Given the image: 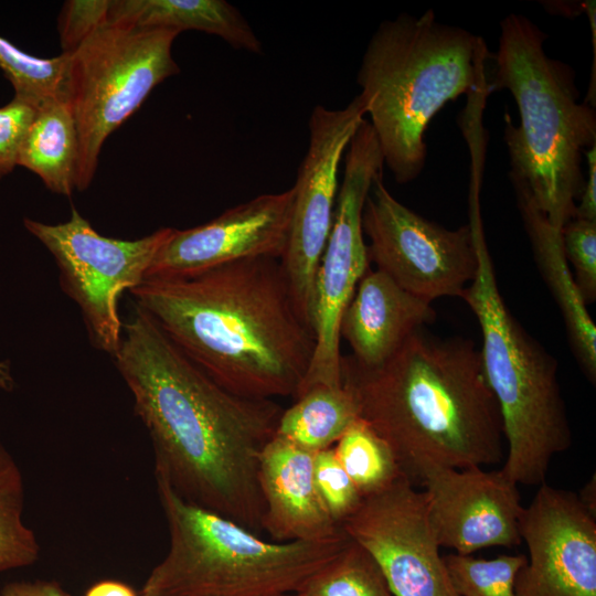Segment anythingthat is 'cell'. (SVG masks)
<instances>
[{
	"label": "cell",
	"mask_w": 596,
	"mask_h": 596,
	"mask_svg": "<svg viewBox=\"0 0 596 596\" xmlns=\"http://www.w3.org/2000/svg\"><path fill=\"white\" fill-rule=\"evenodd\" d=\"M113 358L150 437L155 476L187 502L259 535V457L284 408L220 385L137 305Z\"/></svg>",
	"instance_id": "6da1fadb"
},
{
	"label": "cell",
	"mask_w": 596,
	"mask_h": 596,
	"mask_svg": "<svg viewBox=\"0 0 596 596\" xmlns=\"http://www.w3.org/2000/svg\"><path fill=\"white\" fill-rule=\"evenodd\" d=\"M168 338L220 385L241 396H294L316 337L280 259L259 257L193 275L146 278L130 290Z\"/></svg>",
	"instance_id": "7a4b0ae2"
},
{
	"label": "cell",
	"mask_w": 596,
	"mask_h": 596,
	"mask_svg": "<svg viewBox=\"0 0 596 596\" xmlns=\"http://www.w3.org/2000/svg\"><path fill=\"white\" fill-rule=\"evenodd\" d=\"M341 383L415 486L429 466L482 467L503 457V428L480 350L424 328L376 368L341 356Z\"/></svg>",
	"instance_id": "3957f363"
},
{
	"label": "cell",
	"mask_w": 596,
	"mask_h": 596,
	"mask_svg": "<svg viewBox=\"0 0 596 596\" xmlns=\"http://www.w3.org/2000/svg\"><path fill=\"white\" fill-rule=\"evenodd\" d=\"M487 57L480 36L439 22L433 10L379 24L358 71V96L397 183L423 172L429 123L447 103L477 89Z\"/></svg>",
	"instance_id": "277c9868"
},
{
	"label": "cell",
	"mask_w": 596,
	"mask_h": 596,
	"mask_svg": "<svg viewBox=\"0 0 596 596\" xmlns=\"http://www.w3.org/2000/svg\"><path fill=\"white\" fill-rule=\"evenodd\" d=\"M546 34L526 17L500 22L493 81L489 89H507L520 123L507 116L503 139L511 182L520 184L557 230L575 216L585 178L584 152L596 143L595 107L579 102L574 71L550 57Z\"/></svg>",
	"instance_id": "5b68a950"
},
{
	"label": "cell",
	"mask_w": 596,
	"mask_h": 596,
	"mask_svg": "<svg viewBox=\"0 0 596 596\" xmlns=\"http://www.w3.org/2000/svg\"><path fill=\"white\" fill-rule=\"evenodd\" d=\"M469 222L475 231L478 267L460 298L479 322L483 371L500 409L508 448L500 470L517 485L541 486L553 457L572 444L557 361L505 306L478 203L469 204Z\"/></svg>",
	"instance_id": "8992f818"
},
{
	"label": "cell",
	"mask_w": 596,
	"mask_h": 596,
	"mask_svg": "<svg viewBox=\"0 0 596 596\" xmlns=\"http://www.w3.org/2000/svg\"><path fill=\"white\" fill-rule=\"evenodd\" d=\"M169 549L150 571L140 596H283L295 593L348 543L342 531L326 541L269 542L183 500L155 476Z\"/></svg>",
	"instance_id": "52a82bcc"
},
{
	"label": "cell",
	"mask_w": 596,
	"mask_h": 596,
	"mask_svg": "<svg viewBox=\"0 0 596 596\" xmlns=\"http://www.w3.org/2000/svg\"><path fill=\"white\" fill-rule=\"evenodd\" d=\"M178 34L106 23L68 54L65 93L78 135L77 191L93 181L107 137L180 72L172 56Z\"/></svg>",
	"instance_id": "ba28073f"
},
{
	"label": "cell",
	"mask_w": 596,
	"mask_h": 596,
	"mask_svg": "<svg viewBox=\"0 0 596 596\" xmlns=\"http://www.w3.org/2000/svg\"><path fill=\"white\" fill-rule=\"evenodd\" d=\"M383 167L379 141L364 119L347 147L333 221L316 277V347L307 375L295 397L317 384H342L340 321L356 286L369 270L362 212L374 180L383 175Z\"/></svg>",
	"instance_id": "9c48e42d"
},
{
	"label": "cell",
	"mask_w": 596,
	"mask_h": 596,
	"mask_svg": "<svg viewBox=\"0 0 596 596\" xmlns=\"http://www.w3.org/2000/svg\"><path fill=\"white\" fill-rule=\"evenodd\" d=\"M24 227L52 254L63 290L78 305L92 342L115 355L123 324L118 299L139 286L172 227L134 241L105 237L73 207L67 222L23 220Z\"/></svg>",
	"instance_id": "30bf717a"
},
{
	"label": "cell",
	"mask_w": 596,
	"mask_h": 596,
	"mask_svg": "<svg viewBox=\"0 0 596 596\" xmlns=\"http://www.w3.org/2000/svg\"><path fill=\"white\" fill-rule=\"evenodd\" d=\"M370 262L406 291L429 302L461 297L478 267L470 222L448 230L397 201L377 177L362 212Z\"/></svg>",
	"instance_id": "8fae6325"
},
{
	"label": "cell",
	"mask_w": 596,
	"mask_h": 596,
	"mask_svg": "<svg viewBox=\"0 0 596 596\" xmlns=\"http://www.w3.org/2000/svg\"><path fill=\"white\" fill-rule=\"evenodd\" d=\"M364 116L356 95L341 109L316 106L308 123L309 143L292 187L289 237L280 262L297 308L312 329L316 277L333 221L339 167Z\"/></svg>",
	"instance_id": "7c38bea8"
},
{
	"label": "cell",
	"mask_w": 596,
	"mask_h": 596,
	"mask_svg": "<svg viewBox=\"0 0 596 596\" xmlns=\"http://www.w3.org/2000/svg\"><path fill=\"white\" fill-rule=\"evenodd\" d=\"M340 529L374 557L394 596H458L425 496L407 478L364 497Z\"/></svg>",
	"instance_id": "4fadbf2b"
},
{
	"label": "cell",
	"mask_w": 596,
	"mask_h": 596,
	"mask_svg": "<svg viewBox=\"0 0 596 596\" xmlns=\"http://www.w3.org/2000/svg\"><path fill=\"white\" fill-rule=\"evenodd\" d=\"M515 596H596V519L578 494L542 483L524 507Z\"/></svg>",
	"instance_id": "5bb4252c"
},
{
	"label": "cell",
	"mask_w": 596,
	"mask_h": 596,
	"mask_svg": "<svg viewBox=\"0 0 596 596\" xmlns=\"http://www.w3.org/2000/svg\"><path fill=\"white\" fill-rule=\"evenodd\" d=\"M429 523L440 547L470 555L522 540L517 483L499 470L429 466L419 476Z\"/></svg>",
	"instance_id": "9a60e30c"
},
{
	"label": "cell",
	"mask_w": 596,
	"mask_h": 596,
	"mask_svg": "<svg viewBox=\"0 0 596 596\" xmlns=\"http://www.w3.org/2000/svg\"><path fill=\"white\" fill-rule=\"evenodd\" d=\"M294 195L292 188L260 194L205 224L182 231L173 228L146 278L189 276L248 258L281 259L289 237Z\"/></svg>",
	"instance_id": "2e32d148"
},
{
	"label": "cell",
	"mask_w": 596,
	"mask_h": 596,
	"mask_svg": "<svg viewBox=\"0 0 596 596\" xmlns=\"http://www.w3.org/2000/svg\"><path fill=\"white\" fill-rule=\"evenodd\" d=\"M315 454L278 436L260 454L262 529L275 542L326 541L342 533L316 489Z\"/></svg>",
	"instance_id": "e0dca14e"
},
{
	"label": "cell",
	"mask_w": 596,
	"mask_h": 596,
	"mask_svg": "<svg viewBox=\"0 0 596 596\" xmlns=\"http://www.w3.org/2000/svg\"><path fill=\"white\" fill-rule=\"evenodd\" d=\"M435 318L432 302L398 286L383 272L368 270L345 307L340 338L363 368H376Z\"/></svg>",
	"instance_id": "ac0fdd59"
},
{
	"label": "cell",
	"mask_w": 596,
	"mask_h": 596,
	"mask_svg": "<svg viewBox=\"0 0 596 596\" xmlns=\"http://www.w3.org/2000/svg\"><path fill=\"white\" fill-rule=\"evenodd\" d=\"M511 183L539 270L562 312L575 358L594 383L596 327L564 255L561 230L550 224L520 184Z\"/></svg>",
	"instance_id": "d6986e66"
},
{
	"label": "cell",
	"mask_w": 596,
	"mask_h": 596,
	"mask_svg": "<svg viewBox=\"0 0 596 596\" xmlns=\"http://www.w3.org/2000/svg\"><path fill=\"white\" fill-rule=\"evenodd\" d=\"M216 35L235 50L262 54L263 45L240 10L225 0H110L108 22Z\"/></svg>",
	"instance_id": "ffe728a7"
},
{
	"label": "cell",
	"mask_w": 596,
	"mask_h": 596,
	"mask_svg": "<svg viewBox=\"0 0 596 596\" xmlns=\"http://www.w3.org/2000/svg\"><path fill=\"white\" fill-rule=\"evenodd\" d=\"M78 135L66 98L41 104L18 155V166L34 172L45 187L70 196L76 190Z\"/></svg>",
	"instance_id": "44dd1931"
},
{
	"label": "cell",
	"mask_w": 596,
	"mask_h": 596,
	"mask_svg": "<svg viewBox=\"0 0 596 596\" xmlns=\"http://www.w3.org/2000/svg\"><path fill=\"white\" fill-rule=\"evenodd\" d=\"M358 418V402L349 387L317 384L298 394L294 404L283 411L275 436L318 453L333 447Z\"/></svg>",
	"instance_id": "7402d4cb"
},
{
	"label": "cell",
	"mask_w": 596,
	"mask_h": 596,
	"mask_svg": "<svg viewBox=\"0 0 596 596\" xmlns=\"http://www.w3.org/2000/svg\"><path fill=\"white\" fill-rule=\"evenodd\" d=\"M25 483L21 468L0 441V573L33 565L41 546L24 522Z\"/></svg>",
	"instance_id": "603a6c76"
},
{
	"label": "cell",
	"mask_w": 596,
	"mask_h": 596,
	"mask_svg": "<svg viewBox=\"0 0 596 596\" xmlns=\"http://www.w3.org/2000/svg\"><path fill=\"white\" fill-rule=\"evenodd\" d=\"M332 448L362 498L405 477L390 446L360 417Z\"/></svg>",
	"instance_id": "cb8c5ba5"
},
{
	"label": "cell",
	"mask_w": 596,
	"mask_h": 596,
	"mask_svg": "<svg viewBox=\"0 0 596 596\" xmlns=\"http://www.w3.org/2000/svg\"><path fill=\"white\" fill-rule=\"evenodd\" d=\"M291 596H394L374 557L349 538L345 546Z\"/></svg>",
	"instance_id": "d4e9b609"
},
{
	"label": "cell",
	"mask_w": 596,
	"mask_h": 596,
	"mask_svg": "<svg viewBox=\"0 0 596 596\" xmlns=\"http://www.w3.org/2000/svg\"><path fill=\"white\" fill-rule=\"evenodd\" d=\"M70 55L42 58L26 54L0 36V68L14 88V96L36 108L54 98H66Z\"/></svg>",
	"instance_id": "484cf974"
},
{
	"label": "cell",
	"mask_w": 596,
	"mask_h": 596,
	"mask_svg": "<svg viewBox=\"0 0 596 596\" xmlns=\"http://www.w3.org/2000/svg\"><path fill=\"white\" fill-rule=\"evenodd\" d=\"M444 561L458 596H515V577L526 555L485 560L453 553L445 555Z\"/></svg>",
	"instance_id": "4316f807"
},
{
	"label": "cell",
	"mask_w": 596,
	"mask_h": 596,
	"mask_svg": "<svg viewBox=\"0 0 596 596\" xmlns=\"http://www.w3.org/2000/svg\"><path fill=\"white\" fill-rule=\"evenodd\" d=\"M313 480L328 514L340 526L358 509L363 498L332 447L315 454Z\"/></svg>",
	"instance_id": "83f0119b"
},
{
	"label": "cell",
	"mask_w": 596,
	"mask_h": 596,
	"mask_svg": "<svg viewBox=\"0 0 596 596\" xmlns=\"http://www.w3.org/2000/svg\"><path fill=\"white\" fill-rule=\"evenodd\" d=\"M567 263L574 267L576 286L585 301L596 299V222L574 217L561 230Z\"/></svg>",
	"instance_id": "f1b7e54d"
},
{
	"label": "cell",
	"mask_w": 596,
	"mask_h": 596,
	"mask_svg": "<svg viewBox=\"0 0 596 596\" xmlns=\"http://www.w3.org/2000/svg\"><path fill=\"white\" fill-rule=\"evenodd\" d=\"M110 0H68L58 17L63 54L74 53L96 30L108 22Z\"/></svg>",
	"instance_id": "f546056e"
},
{
	"label": "cell",
	"mask_w": 596,
	"mask_h": 596,
	"mask_svg": "<svg viewBox=\"0 0 596 596\" xmlns=\"http://www.w3.org/2000/svg\"><path fill=\"white\" fill-rule=\"evenodd\" d=\"M36 107L13 97L0 107V179L18 166V155Z\"/></svg>",
	"instance_id": "4dcf8cb0"
},
{
	"label": "cell",
	"mask_w": 596,
	"mask_h": 596,
	"mask_svg": "<svg viewBox=\"0 0 596 596\" xmlns=\"http://www.w3.org/2000/svg\"><path fill=\"white\" fill-rule=\"evenodd\" d=\"M584 155L587 161V177L576 204L574 217L596 222V143L588 148Z\"/></svg>",
	"instance_id": "1f68e13d"
},
{
	"label": "cell",
	"mask_w": 596,
	"mask_h": 596,
	"mask_svg": "<svg viewBox=\"0 0 596 596\" xmlns=\"http://www.w3.org/2000/svg\"><path fill=\"white\" fill-rule=\"evenodd\" d=\"M0 596H71L57 582L36 579L19 581L7 584Z\"/></svg>",
	"instance_id": "d6a6232c"
},
{
	"label": "cell",
	"mask_w": 596,
	"mask_h": 596,
	"mask_svg": "<svg viewBox=\"0 0 596 596\" xmlns=\"http://www.w3.org/2000/svg\"><path fill=\"white\" fill-rule=\"evenodd\" d=\"M84 596H137V594L123 582L105 579L92 585Z\"/></svg>",
	"instance_id": "836d02e7"
},
{
	"label": "cell",
	"mask_w": 596,
	"mask_h": 596,
	"mask_svg": "<svg viewBox=\"0 0 596 596\" xmlns=\"http://www.w3.org/2000/svg\"><path fill=\"white\" fill-rule=\"evenodd\" d=\"M595 476L586 483V486L583 488L582 493L578 496L581 502L592 512L595 514L596 507V491H595Z\"/></svg>",
	"instance_id": "e575fe53"
},
{
	"label": "cell",
	"mask_w": 596,
	"mask_h": 596,
	"mask_svg": "<svg viewBox=\"0 0 596 596\" xmlns=\"http://www.w3.org/2000/svg\"><path fill=\"white\" fill-rule=\"evenodd\" d=\"M14 387V380L11 373L9 361L0 360V390L12 391Z\"/></svg>",
	"instance_id": "d590c367"
},
{
	"label": "cell",
	"mask_w": 596,
	"mask_h": 596,
	"mask_svg": "<svg viewBox=\"0 0 596 596\" xmlns=\"http://www.w3.org/2000/svg\"><path fill=\"white\" fill-rule=\"evenodd\" d=\"M283 596H291L290 594H287V595H283Z\"/></svg>",
	"instance_id": "8d00e7d4"
}]
</instances>
